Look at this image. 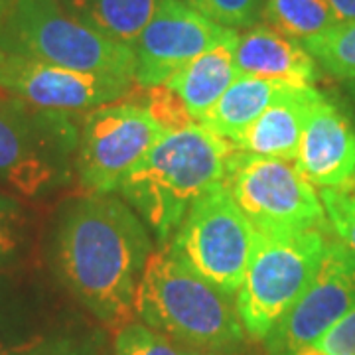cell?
<instances>
[{
    "label": "cell",
    "mask_w": 355,
    "mask_h": 355,
    "mask_svg": "<svg viewBox=\"0 0 355 355\" xmlns=\"http://www.w3.org/2000/svg\"><path fill=\"white\" fill-rule=\"evenodd\" d=\"M16 0H0V22L10 14V10L14 8Z\"/></svg>",
    "instance_id": "cell-27"
},
{
    "label": "cell",
    "mask_w": 355,
    "mask_h": 355,
    "mask_svg": "<svg viewBox=\"0 0 355 355\" xmlns=\"http://www.w3.org/2000/svg\"><path fill=\"white\" fill-rule=\"evenodd\" d=\"M233 153L229 140L200 123L166 130L116 193L142 217L158 243L168 247L191 205L225 182Z\"/></svg>",
    "instance_id": "cell-2"
},
{
    "label": "cell",
    "mask_w": 355,
    "mask_h": 355,
    "mask_svg": "<svg viewBox=\"0 0 355 355\" xmlns=\"http://www.w3.org/2000/svg\"><path fill=\"white\" fill-rule=\"evenodd\" d=\"M354 93H355V81H354Z\"/></svg>",
    "instance_id": "cell-31"
},
{
    "label": "cell",
    "mask_w": 355,
    "mask_h": 355,
    "mask_svg": "<svg viewBox=\"0 0 355 355\" xmlns=\"http://www.w3.org/2000/svg\"><path fill=\"white\" fill-rule=\"evenodd\" d=\"M342 190L347 191V193H352V196H355V174H354V178H352V180H349V182L343 186Z\"/></svg>",
    "instance_id": "cell-28"
},
{
    "label": "cell",
    "mask_w": 355,
    "mask_h": 355,
    "mask_svg": "<svg viewBox=\"0 0 355 355\" xmlns=\"http://www.w3.org/2000/svg\"><path fill=\"white\" fill-rule=\"evenodd\" d=\"M257 231L225 182L191 205L168 251L229 296H237L253 253Z\"/></svg>",
    "instance_id": "cell-7"
},
{
    "label": "cell",
    "mask_w": 355,
    "mask_h": 355,
    "mask_svg": "<svg viewBox=\"0 0 355 355\" xmlns=\"http://www.w3.org/2000/svg\"><path fill=\"white\" fill-rule=\"evenodd\" d=\"M0 51L135 81L132 48L103 36L60 0H16L0 22Z\"/></svg>",
    "instance_id": "cell-4"
},
{
    "label": "cell",
    "mask_w": 355,
    "mask_h": 355,
    "mask_svg": "<svg viewBox=\"0 0 355 355\" xmlns=\"http://www.w3.org/2000/svg\"><path fill=\"white\" fill-rule=\"evenodd\" d=\"M322 97L324 93L314 85L291 83L265 113L231 142L233 148L254 156L294 160L306 123Z\"/></svg>",
    "instance_id": "cell-14"
},
{
    "label": "cell",
    "mask_w": 355,
    "mask_h": 355,
    "mask_svg": "<svg viewBox=\"0 0 355 355\" xmlns=\"http://www.w3.org/2000/svg\"><path fill=\"white\" fill-rule=\"evenodd\" d=\"M164 130L144 103L121 99L91 109L79 130L76 170L89 193H114Z\"/></svg>",
    "instance_id": "cell-9"
},
{
    "label": "cell",
    "mask_w": 355,
    "mask_h": 355,
    "mask_svg": "<svg viewBox=\"0 0 355 355\" xmlns=\"http://www.w3.org/2000/svg\"><path fill=\"white\" fill-rule=\"evenodd\" d=\"M338 22H355V0H326Z\"/></svg>",
    "instance_id": "cell-26"
},
{
    "label": "cell",
    "mask_w": 355,
    "mask_h": 355,
    "mask_svg": "<svg viewBox=\"0 0 355 355\" xmlns=\"http://www.w3.org/2000/svg\"><path fill=\"white\" fill-rule=\"evenodd\" d=\"M316 64L338 79L355 81V22H338L302 42Z\"/></svg>",
    "instance_id": "cell-20"
},
{
    "label": "cell",
    "mask_w": 355,
    "mask_h": 355,
    "mask_svg": "<svg viewBox=\"0 0 355 355\" xmlns=\"http://www.w3.org/2000/svg\"><path fill=\"white\" fill-rule=\"evenodd\" d=\"M294 162L318 188L342 190L354 178L355 127L326 95L316 103L306 123Z\"/></svg>",
    "instance_id": "cell-13"
},
{
    "label": "cell",
    "mask_w": 355,
    "mask_h": 355,
    "mask_svg": "<svg viewBox=\"0 0 355 355\" xmlns=\"http://www.w3.org/2000/svg\"><path fill=\"white\" fill-rule=\"evenodd\" d=\"M135 312L148 328L188 349H231L245 338L237 302L180 263L166 247L154 251L146 263Z\"/></svg>",
    "instance_id": "cell-3"
},
{
    "label": "cell",
    "mask_w": 355,
    "mask_h": 355,
    "mask_svg": "<svg viewBox=\"0 0 355 355\" xmlns=\"http://www.w3.org/2000/svg\"><path fill=\"white\" fill-rule=\"evenodd\" d=\"M79 130L69 113L0 97V186L34 198L71 176Z\"/></svg>",
    "instance_id": "cell-6"
},
{
    "label": "cell",
    "mask_w": 355,
    "mask_h": 355,
    "mask_svg": "<svg viewBox=\"0 0 355 355\" xmlns=\"http://www.w3.org/2000/svg\"><path fill=\"white\" fill-rule=\"evenodd\" d=\"M114 355H184L172 342L146 324L128 322L121 326L114 338Z\"/></svg>",
    "instance_id": "cell-22"
},
{
    "label": "cell",
    "mask_w": 355,
    "mask_h": 355,
    "mask_svg": "<svg viewBox=\"0 0 355 355\" xmlns=\"http://www.w3.org/2000/svg\"><path fill=\"white\" fill-rule=\"evenodd\" d=\"M330 229L257 233L235 296L243 330L265 340L306 291L330 243Z\"/></svg>",
    "instance_id": "cell-5"
},
{
    "label": "cell",
    "mask_w": 355,
    "mask_h": 355,
    "mask_svg": "<svg viewBox=\"0 0 355 355\" xmlns=\"http://www.w3.org/2000/svg\"><path fill=\"white\" fill-rule=\"evenodd\" d=\"M24 239V214L18 202L0 191V268L10 265Z\"/></svg>",
    "instance_id": "cell-25"
},
{
    "label": "cell",
    "mask_w": 355,
    "mask_h": 355,
    "mask_svg": "<svg viewBox=\"0 0 355 355\" xmlns=\"http://www.w3.org/2000/svg\"><path fill=\"white\" fill-rule=\"evenodd\" d=\"M0 355H14L12 347H6V345H2L0 343Z\"/></svg>",
    "instance_id": "cell-30"
},
{
    "label": "cell",
    "mask_w": 355,
    "mask_h": 355,
    "mask_svg": "<svg viewBox=\"0 0 355 355\" xmlns=\"http://www.w3.org/2000/svg\"><path fill=\"white\" fill-rule=\"evenodd\" d=\"M184 355H216V354H211V352H202V349H184Z\"/></svg>",
    "instance_id": "cell-29"
},
{
    "label": "cell",
    "mask_w": 355,
    "mask_h": 355,
    "mask_svg": "<svg viewBox=\"0 0 355 355\" xmlns=\"http://www.w3.org/2000/svg\"><path fill=\"white\" fill-rule=\"evenodd\" d=\"M196 12L227 30L253 28L263 16L265 0H184Z\"/></svg>",
    "instance_id": "cell-21"
},
{
    "label": "cell",
    "mask_w": 355,
    "mask_h": 355,
    "mask_svg": "<svg viewBox=\"0 0 355 355\" xmlns=\"http://www.w3.org/2000/svg\"><path fill=\"white\" fill-rule=\"evenodd\" d=\"M146 223L121 196L87 193L65 207L55 235V266L81 304L107 326L135 314L153 241Z\"/></svg>",
    "instance_id": "cell-1"
},
{
    "label": "cell",
    "mask_w": 355,
    "mask_h": 355,
    "mask_svg": "<svg viewBox=\"0 0 355 355\" xmlns=\"http://www.w3.org/2000/svg\"><path fill=\"white\" fill-rule=\"evenodd\" d=\"M132 83V79L85 73L0 51V91L46 111H91L128 97Z\"/></svg>",
    "instance_id": "cell-10"
},
{
    "label": "cell",
    "mask_w": 355,
    "mask_h": 355,
    "mask_svg": "<svg viewBox=\"0 0 355 355\" xmlns=\"http://www.w3.org/2000/svg\"><path fill=\"white\" fill-rule=\"evenodd\" d=\"M355 306V257L330 239L320 266L288 314L265 338L268 355H294Z\"/></svg>",
    "instance_id": "cell-11"
},
{
    "label": "cell",
    "mask_w": 355,
    "mask_h": 355,
    "mask_svg": "<svg viewBox=\"0 0 355 355\" xmlns=\"http://www.w3.org/2000/svg\"><path fill=\"white\" fill-rule=\"evenodd\" d=\"M263 18L270 28L304 42L336 24L326 0H265Z\"/></svg>",
    "instance_id": "cell-19"
},
{
    "label": "cell",
    "mask_w": 355,
    "mask_h": 355,
    "mask_svg": "<svg viewBox=\"0 0 355 355\" xmlns=\"http://www.w3.org/2000/svg\"><path fill=\"white\" fill-rule=\"evenodd\" d=\"M320 200L336 239L355 257V196L336 188H322Z\"/></svg>",
    "instance_id": "cell-23"
},
{
    "label": "cell",
    "mask_w": 355,
    "mask_h": 355,
    "mask_svg": "<svg viewBox=\"0 0 355 355\" xmlns=\"http://www.w3.org/2000/svg\"><path fill=\"white\" fill-rule=\"evenodd\" d=\"M156 4L158 0H67L69 10L85 24L128 48H135Z\"/></svg>",
    "instance_id": "cell-18"
},
{
    "label": "cell",
    "mask_w": 355,
    "mask_h": 355,
    "mask_svg": "<svg viewBox=\"0 0 355 355\" xmlns=\"http://www.w3.org/2000/svg\"><path fill=\"white\" fill-rule=\"evenodd\" d=\"M235 34L196 12L184 0H158L150 22L135 44V83L164 85L180 67Z\"/></svg>",
    "instance_id": "cell-12"
},
{
    "label": "cell",
    "mask_w": 355,
    "mask_h": 355,
    "mask_svg": "<svg viewBox=\"0 0 355 355\" xmlns=\"http://www.w3.org/2000/svg\"><path fill=\"white\" fill-rule=\"evenodd\" d=\"M237 76L277 79L314 85L320 76L316 60L302 42L282 34L268 24H254L239 34L235 46Z\"/></svg>",
    "instance_id": "cell-15"
},
{
    "label": "cell",
    "mask_w": 355,
    "mask_h": 355,
    "mask_svg": "<svg viewBox=\"0 0 355 355\" xmlns=\"http://www.w3.org/2000/svg\"><path fill=\"white\" fill-rule=\"evenodd\" d=\"M288 85V81L239 76L209 109V113L203 116L200 125L214 130L221 139L233 142L265 113L266 107Z\"/></svg>",
    "instance_id": "cell-17"
},
{
    "label": "cell",
    "mask_w": 355,
    "mask_h": 355,
    "mask_svg": "<svg viewBox=\"0 0 355 355\" xmlns=\"http://www.w3.org/2000/svg\"><path fill=\"white\" fill-rule=\"evenodd\" d=\"M225 186L257 233L330 229L320 193L294 160L231 154Z\"/></svg>",
    "instance_id": "cell-8"
},
{
    "label": "cell",
    "mask_w": 355,
    "mask_h": 355,
    "mask_svg": "<svg viewBox=\"0 0 355 355\" xmlns=\"http://www.w3.org/2000/svg\"><path fill=\"white\" fill-rule=\"evenodd\" d=\"M294 355H355V306L330 330Z\"/></svg>",
    "instance_id": "cell-24"
},
{
    "label": "cell",
    "mask_w": 355,
    "mask_h": 355,
    "mask_svg": "<svg viewBox=\"0 0 355 355\" xmlns=\"http://www.w3.org/2000/svg\"><path fill=\"white\" fill-rule=\"evenodd\" d=\"M237 38L239 34L235 32L216 48L200 53L184 67H180L164 83L182 101L184 109L196 123H202L203 116L239 77L235 67Z\"/></svg>",
    "instance_id": "cell-16"
}]
</instances>
